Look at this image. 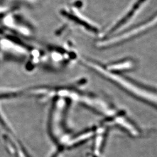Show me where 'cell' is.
Returning a JSON list of instances; mask_svg holds the SVG:
<instances>
[{
    "mask_svg": "<svg viewBox=\"0 0 157 157\" xmlns=\"http://www.w3.org/2000/svg\"><path fill=\"white\" fill-rule=\"evenodd\" d=\"M144 1H145V0H139V1L135 4V6H133V8H132V9L130 10V11L129 12V13H128L125 17H123L122 19H121V21H120L119 22L115 24V25L113 26L112 28L110 29V30L109 31L108 33H111L112 32H113L114 30H117V29L119 28V27H120V26H121L123 25V24H124L126 21H128V19H130L131 17L133 15V14L135 13V12L137 10L139 9V8L140 7V4H143V3L144 2Z\"/></svg>",
    "mask_w": 157,
    "mask_h": 157,
    "instance_id": "cell-1",
    "label": "cell"
}]
</instances>
